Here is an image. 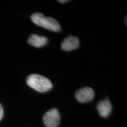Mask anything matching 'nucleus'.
Masks as SVG:
<instances>
[{
    "label": "nucleus",
    "mask_w": 127,
    "mask_h": 127,
    "mask_svg": "<svg viewBox=\"0 0 127 127\" xmlns=\"http://www.w3.org/2000/svg\"><path fill=\"white\" fill-rule=\"evenodd\" d=\"M60 114L56 108H52L43 116V123L46 127H57L60 123Z\"/></svg>",
    "instance_id": "3"
},
{
    "label": "nucleus",
    "mask_w": 127,
    "mask_h": 127,
    "mask_svg": "<svg viewBox=\"0 0 127 127\" xmlns=\"http://www.w3.org/2000/svg\"><path fill=\"white\" fill-rule=\"evenodd\" d=\"M3 115H4V109L2 105L0 104V121L2 120Z\"/></svg>",
    "instance_id": "8"
},
{
    "label": "nucleus",
    "mask_w": 127,
    "mask_h": 127,
    "mask_svg": "<svg viewBox=\"0 0 127 127\" xmlns=\"http://www.w3.org/2000/svg\"><path fill=\"white\" fill-rule=\"evenodd\" d=\"M79 41L77 37L74 36H69L64 39L61 44V48L66 51H71L79 47Z\"/></svg>",
    "instance_id": "5"
},
{
    "label": "nucleus",
    "mask_w": 127,
    "mask_h": 127,
    "mask_svg": "<svg viewBox=\"0 0 127 127\" xmlns=\"http://www.w3.org/2000/svg\"><path fill=\"white\" fill-rule=\"evenodd\" d=\"M94 91L90 87H84L76 92V99L80 103H85L92 101L94 98Z\"/></svg>",
    "instance_id": "4"
},
{
    "label": "nucleus",
    "mask_w": 127,
    "mask_h": 127,
    "mask_svg": "<svg viewBox=\"0 0 127 127\" xmlns=\"http://www.w3.org/2000/svg\"><path fill=\"white\" fill-rule=\"evenodd\" d=\"M27 84L31 88L39 93H45L52 88L51 81L47 77L39 74H31L27 78Z\"/></svg>",
    "instance_id": "1"
},
{
    "label": "nucleus",
    "mask_w": 127,
    "mask_h": 127,
    "mask_svg": "<svg viewBox=\"0 0 127 127\" xmlns=\"http://www.w3.org/2000/svg\"><path fill=\"white\" fill-rule=\"evenodd\" d=\"M68 1H58V2H61V3H64L65 2H67Z\"/></svg>",
    "instance_id": "9"
},
{
    "label": "nucleus",
    "mask_w": 127,
    "mask_h": 127,
    "mask_svg": "<svg viewBox=\"0 0 127 127\" xmlns=\"http://www.w3.org/2000/svg\"><path fill=\"white\" fill-rule=\"evenodd\" d=\"M32 21L35 24L50 31L58 32L61 30V27L58 21L50 17H45L43 14L36 12L31 16Z\"/></svg>",
    "instance_id": "2"
},
{
    "label": "nucleus",
    "mask_w": 127,
    "mask_h": 127,
    "mask_svg": "<svg viewBox=\"0 0 127 127\" xmlns=\"http://www.w3.org/2000/svg\"><path fill=\"white\" fill-rule=\"evenodd\" d=\"M48 42V39L45 36L37 34H32L28 39V43L34 47L39 48L45 45Z\"/></svg>",
    "instance_id": "7"
},
{
    "label": "nucleus",
    "mask_w": 127,
    "mask_h": 127,
    "mask_svg": "<svg viewBox=\"0 0 127 127\" xmlns=\"http://www.w3.org/2000/svg\"><path fill=\"white\" fill-rule=\"evenodd\" d=\"M99 115L102 117H107L112 111V105L111 102L108 99L99 101L96 105Z\"/></svg>",
    "instance_id": "6"
}]
</instances>
